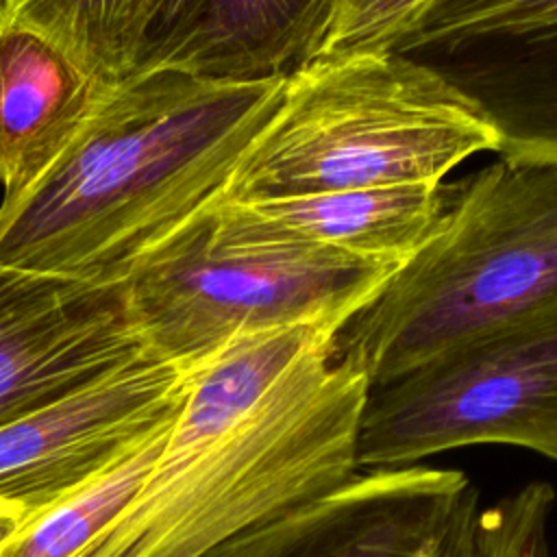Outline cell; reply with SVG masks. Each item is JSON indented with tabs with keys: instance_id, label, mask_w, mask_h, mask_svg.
<instances>
[{
	"instance_id": "cell-17",
	"label": "cell",
	"mask_w": 557,
	"mask_h": 557,
	"mask_svg": "<svg viewBox=\"0 0 557 557\" xmlns=\"http://www.w3.org/2000/svg\"><path fill=\"white\" fill-rule=\"evenodd\" d=\"M24 518L26 516L17 505L0 498V550L7 544V540L15 533V529L24 522Z\"/></svg>"
},
{
	"instance_id": "cell-5",
	"label": "cell",
	"mask_w": 557,
	"mask_h": 557,
	"mask_svg": "<svg viewBox=\"0 0 557 557\" xmlns=\"http://www.w3.org/2000/svg\"><path fill=\"white\" fill-rule=\"evenodd\" d=\"M398 268L237 242L218 228L211 202L137 259L122 283L148 350L191 368L246 333L344 324Z\"/></svg>"
},
{
	"instance_id": "cell-7",
	"label": "cell",
	"mask_w": 557,
	"mask_h": 557,
	"mask_svg": "<svg viewBox=\"0 0 557 557\" xmlns=\"http://www.w3.org/2000/svg\"><path fill=\"white\" fill-rule=\"evenodd\" d=\"M474 444L518 446L557 461V311L368 387L359 470L413 466Z\"/></svg>"
},
{
	"instance_id": "cell-13",
	"label": "cell",
	"mask_w": 557,
	"mask_h": 557,
	"mask_svg": "<svg viewBox=\"0 0 557 557\" xmlns=\"http://www.w3.org/2000/svg\"><path fill=\"white\" fill-rule=\"evenodd\" d=\"M111 89L44 33L0 17L2 200L48 172Z\"/></svg>"
},
{
	"instance_id": "cell-9",
	"label": "cell",
	"mask_w": 557,
	"mask_h": 557,
	"mask_svg": "<svg viewBox=\"0 0 557 557\" xmlns=\"http://www.w3.org/2000/svg\"><path fill=\"white\" fill-rule=\"evenodd\" d=\"M146 355L124 283L0 265V426Z\"/></svg>"
},
{
	"instance_id": "cell-14",
	"label": "cell",
	"mask_w": 557,
	"mask_h": 557,
	"mask_svg": "<svg viewBox=\"0 0 557 557\" xmlns=\"http://www.w3.org/2000/svg\"><path fill=\"white\" fill-rule=\"evenodd\" d=\"M154 0H0V17L30 26L107 87L133 76Z\"/></svg>"
},
{
	"instance_id": "cell-8",
	"label": "cell",
	"mask_w": 557,
	"mask_h": 557,
	"mask_svg": "<svg viewBox=\"0 0 557 557\" xmlns=\"http://www.w3.org/2000/svg\"><path fill=\"white\" fill-rule=\"evenodd\" d=\"M387 48L466 96L500 159L557 165V0H431Z\"/></svg>"
},
{
	"instance_id": "cell-16",
	"label": "cell",
	"mask_w": 557,
	"mask_h": 557,
	"mask_svg": "<svg viewBox=\"0 0 557 557\" xmlns=\"http://www.w3.org/2000/svg\"><path fill=\"white\" fill-rule=\"evenodd\" d=\"M431 0H333L309 57L387 48Z\"/></svg>"
},
{
	"instance_id": "cell-11",
	"label": "cell",
	"mask_w": 557,
	"mask_h": 557,
	"mask_svg": "<svg viewBox=\"0 0 557 557\" xmlns=\"http://www.w3.org/2000/svg\"><path fill=\"white\" fill-rule=\"evenodd\" d=\"M333 0H154L133 76L178 72L205 81L285 78L307 63Z\"/></svg>"
},
{
	"instance_id": "cell-6",
	"label": "cell",
	"mask_w": 557,
	"mask_h": 557,
	"mask_svg": "<svg viewBox=\"0 0 557 557\" xmlns=\"http://www.w3.org/2000/svg\"><path fill=\"white\" fill-rule=\"evenodd\" d=\"M553 505L546 483L483 505L459 470H359L202 557H550Z\"/></svg>"
},
{
	"instance_id": "cell-2",
	"label": "cell",
	"mask_w": 557,
	"mask_h": 557,
	"mask_svg": "<svg viewBox=\"0 0 557 557\" xmlns=\"http://www.w3.org/2000/svg\"><path fill=\"white\" fill-rule=\"evenodd\" d=\"M283 87L168 70L113 87L48 172L0 202V265L122 283L222 196Z\"/></svg>"
},
{
	"instance_id": "cell-12",
	"label": "cell",
	"mask_w": 557,
	"mask_h": 557,
	"mask_svg": "<svg viewBox=\"0 0 557 557\" xmlns=\"http://www.w3.org/2000/svg\"><path fill=\"white\" fill-rule=\"evenodd\" d=\"M457 185H394L265 202H213L218 228L244 244L320 248L403 265L442 226Z\"/></svg>"
},
{
	"instance_id": "cell-15",
	"label": "cell",
	"mask_w": 557,
	"mask_h": 557,
	"mask_svg": "<svg viewBox=\"0 0 557 557\" xmlns=\"http://www.w3.org/2000/svg\"><path fill=\"white\" fill-rule=\"evenodd\" d=\"M172 422L65 498L26 518L7 540L0 557H76L139 492Z\"/></svg>"
},
{
	"instance_id": "cell-3",
	"label": "cell",
	"mask_w": 557,
	"mask_h": 557,
	"mask_svg": "<svg viewBox=\"0 0 557 557\" xmlns=\"http://www.w3.org/2000/svg\"><path fill=\"white\" fill-rule=\"evenodd\" d=\"M557 311V165L498 159L457 183L437 233L335 335L368 385Z\"/></svg>"
},
{
	"instance_id": "cell-10",
	"label": "cell",
	"mask_w": 557,
	"mask_h": 557,
	"mask_svg": "<svg viewBox=\"0 0 557 557\" xmlns=\"http://www.w3.org/2000/svg\"><path fill=\"white\" fill-rule=\"evenodd\" d=\"M189 374L191 368L150 352L0 426V498L26 518L65 498L168 426L185 400Z\"/></svg>"
},
{
	"instance_id": "cell-1",
	"label": "cell",
	"mask_w": 557,
	"mask_h": 557,
	"mask_svg": "<svg viewBox=\"0 0 557 557\" xmlns=\"http://www.w3.org/2000/svg\"><path fill=\"white\" fill-rule=\"evenodd\" d=\"M339 329L255 331L194 363L148 479L76 557H202L352 479L370 385Z\"/></svg>"
},
{
	"instance_id": "cell-4",
	"label": "cell",
	"mask_w": 557,
	"mask_h": 557,
	"mask_svg": "<svg viewBox=\"0 0 557 557\" xmlns=\"http://www.w3.org/2000/svg\"><path fill=\"white\" fill-rule=\"evenodd\" d=\"M490 150L498 152L496 131L429 67L394 48L329 54L285 76L276 111L220 200L435 185Z\"/></svg>"
}]
</instances>
